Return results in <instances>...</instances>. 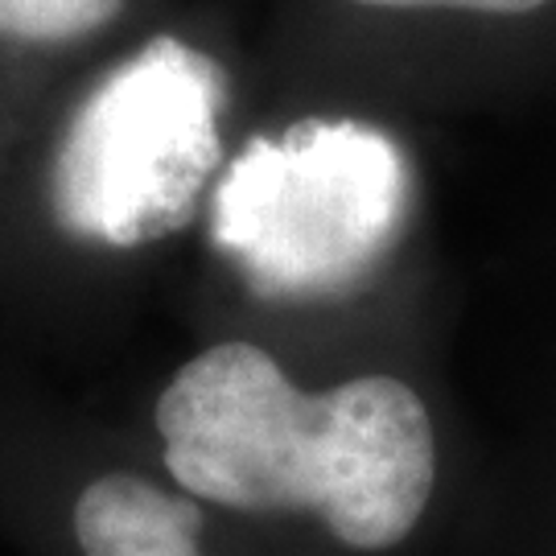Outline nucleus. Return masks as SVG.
Masks as SVG:
<instances>
[{"instance_id": "nucleus-1", "label": "nucleus", "mask_w": 556, "mask_h": 556, "mask_svg": "<svg viewBox=\"0 0 556 556\" xmlns=\"http://www.w3.org/2000/svg\"><path fill=\"white\" fill-rule=\"evenodd\" d=\"M165 470L181 491L236 511H309L358 553L413 536L433 482L438 438L396 376L301 392L256 342L190 358L157 400Z\"/></svg>"}, {"instance_id": "nucleus-2", "label": "nucleus", "mask_w": 556, "mask_h": 556, "mask_svg": "<svg viewBox=\"0 0 556 556\" xmlns=\"http://www.w3.org/2000/svg\"><path fill=\"white\" fill-rule=\"evenodd\" d=\"M408 215V161L363 119L309 116L256 137L215 186L211 239L264 298L363 280Z\"/></svg>"}, {"instance_id": "nucleus-3", "label": "nucleus", "mask_w": 556, "mask_h": 556, "mask_svg": "<svg viewBox=\"0 0 556 556\" xmlns=\"http://www.w3.org/2000/svg\"><path fill=\"white\" fill-rule=\"evenodd\" d=\"M223 100V66L181 38H153L112 66L54 157L50 199L62 227L112 248L178 231L219 174Z\"/></svg>"}, {"instance_id": "nucleus-4", "label": "nucleus", "mask_w": 556, "mask_h": 556, "mask_svg": "<svg viewBox=\"0 0 556 556\" xmlns=\"http://www.w3.org/2000/svg\"><path fill=\"white\" fill-rule=\"evenodd\" d=\"M202 507L137 475H103L75 498L83 556H199Z\"/></svg>"}, {"instance_id": "nucleus-5", "label": "nucleus", "mask_w": 556, "mask_h": 556, "mask_svg": "<svg viewBox=\"0 0 556 556\" xmlns=\"http://www.w3.org/2000/svg\"><path fill=\"white\" fill-rule=\"evenodd\" d=\"M128 0H0L4 41H75L100 34L124 13Z\"/></svg>"}, {"instance_id": "nucleus-6", "label": "nucleus", "mask_w": 556, "mask_h": 556, "mask_svg": "<svg viewBox=\"0 0 556 556\" xmlns=\"http://www.w3.org/2000/svg\"><path fill=\"white\" fill-rule=\"evenodd\" d=\"M363 9H462V13H491V17H523L548 0H351Z\"/></svg>"}]
</instances>
